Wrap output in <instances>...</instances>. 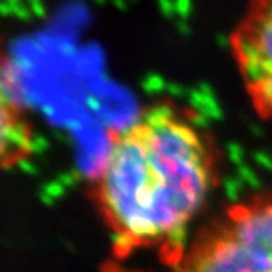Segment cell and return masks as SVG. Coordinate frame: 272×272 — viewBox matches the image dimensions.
Segmentation results:
<instances>
[{
	"label": "cell",
	"instance_id": "6da1fadb",
	"mask_svg": "<svg viewBox=\"0 0 272 272\" xmlns=\"http://www.w3.org/2000/svg\"><path fill=\"white\" fill-rule=\"evenodd\" d=\"M215 175L210 141L171 106L150 108L112 130L94 194L118 256L160 248L177 263Z\"/></svg>",
	"mask_w": 272,
	"mask_h": 272
},
{
	"label": "cell",
	"instance_id": "7a4b0ae2",
	"mask_svg": "<svg viewBox=\"0 0 272 272\" xmlns=\"http://www.w3.org/2000/svg\"><path fill=\"white\" fill-rule=\"evenodd\" d=\"M175 272H272V192L209 224L183 251Z\"/></svg>",
	"mask_w": 272,
	"mask_h": 272
},
{
	"label": "cell",
	"instance_id": "3957f363",
	"mask_svg": "<svg viewBox=\"0 0 272 272\" xmlns=\"http://www.w3.org/2000/svg\"><path fill=\"white\" fill-rule=\"evenodd\" d=\"M232 52L257 114L272 121V0H251L232 33Z\"/></svg>",
	"mask_w": 272,
	"mask_h": 272
}]
</instances>
